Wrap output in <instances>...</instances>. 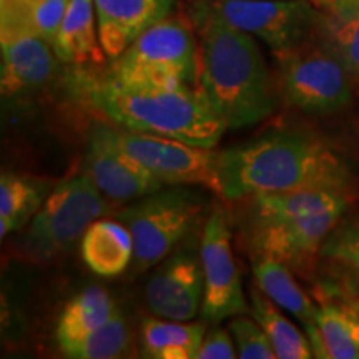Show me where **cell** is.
Segmentation results:
<instances>
[{
    "mask_svg": "<svg viewBox=\"0 0 359 359\" xmlns=\"http://www.w3.org/2000/svg\"><path fill=\"white\" fill-rule=\"evenodd\" d=\"M0 53L4 97L37 92L55 74L58 57L35 29L29 0H0Z\"/></svg>",
    "mask_w": 359,
    "mask_h": 359,
    "instance_id": "cell-8",
    "label": "cell"
},
{
    "mask_svg": "<svg viewBox=\"0 0 359 359\" xmlns=\"http://www.w3.org/2000/svg\"><path fill=\"white\" fill-rule=\"evenodd\" d=\"M58 60L75 65H100L105 60L98 37L93 0H70L69 8L53 42Z\"/></svg>",
    "mask_w": 359,
    "mask_h": 359,
    "instance_id": "cell-16",
    "label": "cell"
},
{
    "mask_svg": "<svg viewBox=\"0 0 359 359\" xmlns=\"http://www.w3.org/2000/svg\"><path fill=\"white\" fill-rule=\"evenodd\" d=\"M323 13L336 20L348 19L359 12V0H311Z\"/></svg>",
    "mask_w": 359,
    "mask_h": 359,
    "instance_id": "cell-31",
    "label": "cell"
},
{
    "mask_svg": "<svg viewBox=\"0 0 359 359\" xmlns=\"http://www.w3.org/2000/svg\"><path fill=\"white\" fill-rule=\"evenodd\" d=\"M228 24L257 35L275 55L313 39L321 11L311 0H212Z\"/></svg>",
    "mask_w": 359,
    "mask_h": 359,
    "instance_id": "cell-10",
    "label": "cell"
},
{
    "mask_svg": "<svg viewBox=\"0 0 359 359\" xmlns=\"http://www.w3.org/2000/svg\"><path fill=\"white\" fill-rule=\"evenodd\" d=\"M230 330L213 327L205 334L203 343L196 359H233L238 358V351L233 346Z\"/></svg>",
    "mask_w": 359,
    "mask_h": 359,
    "instance_id": "cell-30",
    "label": "cell"
},
{
    "mask_svg": "<svg viewBox=\"0 0 359 359\" xmlns=\"http://www.w3.org/2000/svg\"><path fill=\"white\" fill-rule=\"evenodd\" d=\"M316 35L339 58L353 82L359 83V12L343 20L321 13Z\"/></svg>",
    "mask_w": 359,
    "mask_h": 359,
    "instance_id": "cell-26",
    "label": "cell"
},
{
    "mask_svg": "<svg viewBox=\"0 0 359 359\" xmlns=\"http://www.w3.org/2000/svg\"><path fill=\"white\" fill-rule=\"evenodd\" d=\"M219 180L222 196L233 201L318 188L349 191L353 175L326 142L306 132L281 130L219 151Z\"/></svg>",
    "mask_w": 359,
    "mask_h": 359,
    "instance_id": "cell-1",
    "label": "cell"
},
{
    "mask_svg": "<svg viewBox=\"0 0 359 359\" xmlns=\"http://www.w3.org/2000/svg\"><path fill=\"white\" fill-rule=\"evenodd\" d=\"M205 276L201 314L206 323H217L248 311L241 275L231 248V230L223 210H215L205 224L200 245Z\"/></svg>",
    "mask_w": 359,
    "mask_h": 359,
    "instance_id": "cell-11",
    "label": "cell"
},
{
    "mask_svg": "<svg viewBox=\"0 0 359 359\" xmlns=\"http://www.w3.org/2000/svg\"><path fill=\"white\" fill-rule=\"evenodd\" d=\"M85 92L103 116L130 132L213 148L228 128L198 87L128 85L107 75L88 80Z\"/></svg>",
    "mask_w": 359,
    "mask_h": 359,
    "instance_id": "cell-3",
    "label": "cell"
},
{
    "mask_svg": "<svg viewBox=\"0 0 359 359\" xmlns=\"http://www.w3.org/2000/svg\"><path fill=\"white\" fill-rule=\"evenodd\" d=\"M321 257L346 269L359 291V219L334 228L323 245Z\"/></svg>",
    "mask_w": 359,
    "mask_h": 359,
    "instance_id": "cell-27",
    "label": "cell"
},
{
    "mask_svg": "<svg viewBox=\"0 0 359 359\" xmlns=\"http://www.w3.org/2000/svg\"><path fill=\"white\" fill-rule=\"evenodd\" d=\"M93 6L100 43L114 60L145 30L167 19L173 0H93Z\"/></svg>",
    "mask_w": 359,
    "mask_h": 359,
    "instance_id": "cell-15",
    "label": "cell"
},
{
    "mask_svg": "<svg viewBox=\"0 0 359 359\" xmlns=\"http://www.w3.org/2000/svg\"><path fill=\"white\" fill-rule=\"evenodd\" d=\"M344 212L346 208H333L302 217L251 222L253 255L275 258L294 269L308 268Z\"/></svg>",
    "mask_w": 359,
    "mask_h": 359,
    "instance_id": "cell-12",
    "label": "cell"
},
{
    "mask_svg": "<svg viewBox=\"0 0 359 359\" xmlns=\"http://www.w3.org/2000/svg\"><path fill=\"white\" fill-rule=\"evenodd\" d=\"M200 35L198 88L228 128L263 122L276 109L271 77L251 34L228 24L212 0L191 6Z\"/></svg>",
    "mask_w": 359,
    "mask_h": 359,
    "instance_id": "cell-2",
    "label": "cell"
},
{
    "mask_svg": "<svg viewBox=\"0 0 359 359\" xmlns=\"http://www.w3.org/2000/svg\"><path fill=\"white\" fill-rule=\"evenodd\" d=\"M116 313L111 296L98 286H90L65 304L57 323V343L62 351L77 344Z\"/></svg>",
    "mask_w": 359,
    "mask_h": 359,
    "instance_id": "cell-19",
    "label": "cell"
},
{
    "mask_svg": "<svg viewBox=\"0 0 359 359\" xmlns=\"http://www.w3.org/2000/svg\"><path fill=\"white\" fill-rule=\"evenodd\" d=\"M251 314L266 333L269 343L280 359H308L313 358V348L308 336L283 316L278 304L268 298L258 286L251 288Z\"/></svg>",
    "mask_w": 359,
    "mask_h": 359,
    "instance_id": "cell-23",
    "label": "cell"
},
{
    "mask_svg": "<svg viewBox=\"0 0 359 359\" xmlns=\"http://www.w3.org/2000/svg\"><path fill=\"white\" fill-rule=\"evenodd\" d=\"M125 154L140 161L163 185H196L222 195L219 151L160 135L110 128Z\"/></svg>",
    "mask_w": 359,
    "mask_h": 359,
    "instance_id": "cell-9",
    "label": "cell"
},
{
    "mask_svg": "<svg viewBox=\"0 0 359 359\" xmlns=\"http://www.w3.org/2000/svg\"><path fill=\"white\" fill-rule=\"evenodd\" d=\"M206 208L198 191L183 185L160 188L123 208L116 219L133 238V273L163 262L190 235Z\"/></svg>",
    "mask_w": 359,
    "mask_h": 359,
    "instance_id": "cell-4",
    "label": "cell"
},
{
    "mask_svg": "<svg viewBox=\"0 0 359 359\" xmlns=\"http://www.w3.org/2000/svg\"><path fill=\"white\" fill-rule=\"evenodd\" d=\"M133 344V333L128 323L116 311L105 325L97 327L64 353L65 356L75 359H116L132 356Z\"/></svg>",
    "mask_w": 359,
    "mask_h": 359,
    "instance_id": "cell-25",
    "label": "cell"
},
{
    "mask_svg": "<svg viewBox=\"0 0 359 359\" xmlns=\"http://www.w3.org/2000/svg\"><path fill=\"white\" fill-rule=\"evenodd\" d=\"M85 173L107 198L128 201L143 198L165 185L140 161L125 154L110 135V127L97 125L90 135L85 155Z\"/></svg>",
    "mask_w": 359,
    "mask_h": 359,
    "instance_id": "cell-13",
    "label": "cell"
},
{
    "mask_svg": "<svg viewBox=\"0 0 359 359\" xmlns=\"http://www.w3.org/2000/svg\"><path fill=\"white\" fill-rule=\"evenodd\" d=\"M230 333L236 343L238 358L241 359H273L275 349L258 321L248 320L243 314L230 321Z\"/></svg>",
    "mask_w": 359,
    "mask_h": 359,
    "instance_id": "cell-28",
    "label": "cell"
},
{
    "mask_svg": "<svg viewBox=\"0 0 359 359\" xmlns=\"http://www.w3.org/2000/svg\"><path fill=\"white\" fill-rule=\"evenodd\" d=\"M253 275L258 288L281 309L298 318L304 326L314 321L318 308L294 280L288 264L275 258L255 257Z\"/></svg>",
    "mask_w": 359,
    "mask_h": 359,
    "instance_id": "cell-21",
    "label": "cell"
},
{
    "mask_svg": "<svg viewBox=\"0 0 359 359\" xmlns=\"http://www.w3.org/2000/svg\"><path fill=\"white\" fill-rule=\"evenodd\" d=\"M314 358L358 359L359 339L348 314L341 306L325 304L316 311L313 323L304 326Z\"/></svg>",
    "mask_w": 359,
    "mask_h": 359,
    "instance_id": "cell-22",
    "label": "cell"
},
{
    "mask_svg": "<svg viewBox=\"0 0 359 359\" xmlns=\"http://www.w3.org/2000/svg\"><path fill=\"white\" fill-rule=\"evenodd\" d=\"M70 0H29L30 13L37 32L48 43L55 42Z\"/></svg>",
    "mask_w": 359,
    "mask_h": 359,
    "instance_id": "cell-29",
    "label": "cell"
},
{
    "mask_svg": "<svg viewBox=\"0 0 359 359\" xmlns=\"http://www.w3.org/2000/svg\"><path fill=\"white\" fill-rule=\"evenodd\" d=\"M344 309V313L348 314L349 321L354 327V333H356L358 339H359V299H349L341 306Z\"/></svg>",
    "mask_w": 359,
    "mask_h": 359,
    "instance_id": "cell-32",
    "label": "cell"
},
{
    "mask_svg": "<svg viewBox=\"0 0 359 359\" xmlns=\"http://www.w3.org/2000/svg\"><path fill=\"white\" fill-rule=\"evenodd\" d=\"M109 212V201L88 173L53 188L40 206L24 238L29 258L47 262L69 251L87 228Z\"/></svg>",
    "mask_w": 359,
    "mask_h": 359,
    "instance_id": "cell-6",
    "label": "cell"
},
{
    "mask_svg": "<svg viewBox=\"0 0 359 359\" xmlns=\"http://www.w3.org/2000/svg\"><path fill=\"white\" fill-rule=\"evenodd\" d=\"M198 72L200 50L190 27L167 17L114 58L109 75L128 85L191 87L198 85Z\"/></svg>",
    "mask_w": 359,
    "mask_h": 359,
    "instance_id": "cell-5",
    "label": "cell"
},
{
    "mask_svg": "<svg viewBox=\"0 0 359 359\" xmlns=\"http://www.w3.org/2000/svg\"><path fill=\"white\" fill-rule=\"evenodd\" d=\"M349 191L341 190H296L285 193H262L251 196V222L302 217V215L325 212L349 206Z\"/></svg>",
    "mask_w": 359,
    "mask_h": 359,
    "instance_id": "cell-20",
    "label": "cell"
},
{
    "mask_svg": "<svg viewBox=\"0 0 359 359\" xmlns=\"http://www.w3.org/2000/svg\"><path fill=\"white\" fill-rule=\"evenodd\" d=\"M205 294L201 258L188 250L177 251L160 263L147 283L145 298L158 318L190 321L200 313Z\"/></svg>",
    "mask_w": 359,
    "mask_h": 359,
    "instance_id": "cell-14",
    "label": "cell"
},
{
    "mask_svg": "<svg viewBox=\"0 0 359 359\" xmlns=\"http://www.w3.org/2000/svg\"><path fill=\"white\" fill-rule=\"evenodd\" d=\"M82 258L98 276L122 275L133 262V238L122 222L97 219L82 236Z\"/></svg>",
    "mask_w": 359,
    "mask_h": 359,
    "instance_id": "cell-17",
    "label": "cell"
},
{
    "mask_svg": "<svg viewBox=\"0 0 359 359\" xmlns=\"http://www.w3.org/2000/svg\"><path fill=\"white\" fill-rule=\"evenodd\" d=\"M206 334L205 323L145 318L142 323V351L154 359H196Z\"/></svg>",
    "mask_w": 359,
    "mask_h": 359,
    "instance_id": "cell-18",
    "label": "cell"
},
{
    "mask_svg": "<svg viewBox=\"0 0 359 359\" xmlns=\"http://www.w3.org/2000/svg\"><path fill=\"white\" fill-rule=\"evenodd\" d=\"M276 58L280 88L290 105L309 115H330L351 105L353 79L320 40H308Z\"/></svg>",
    "mask_w": 359,
    "mask_h": 359,
    "instance_id": "cell-7",
    "label": "cell"
},
{
    "mask_svg": "<svg viewBox=\"0 0 359 359\" xmlns=\"http://www.w3.org/2000/svg\"><path fill=\"white\" fill-rule=\"evenodd\" d=\"M47 187L37 180L13 173L0 178V236L20 230L43 205Z\"/></svg>",
    "mask_w": 359,
    "mask_h": 359,
    "instance_id": "cell-24",
    "label": "cell"
}]
</instances>
